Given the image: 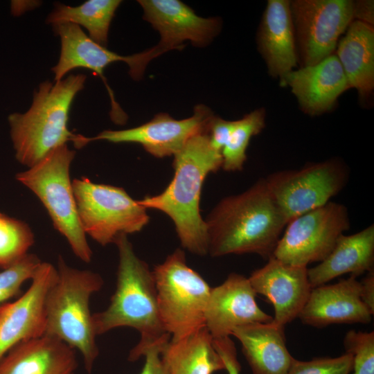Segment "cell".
<instances>
[{
    "label": "cell",
    "mask_w": 374,
    "mask_h": 374,
    "mask_svg": "<svg viewBox=\"0 0 374 374\" xmlns=\"http://www.w3.org/2000/svg\"><path fill=\"white\" fill-rule=\"evenodd\" d=\"M205 222L211 256L255 253L268 259L287 220L260 179L243 193L221 199Z\"/></svg>",
    "instance_id": "cell-1"
},
{
    "label": "cell",
    "mask_w": 374,
    "mask_h": 374,
    "mask_svg": "<svg viewBox=\"0 0 374 374\" xmlns=\"http://www.w3.org/2000/svg\"><path fill=\"white\" fill-rule=\"evenodd\" d=\"M173 157L174 176L166 188L139 202L168 215L182 247L204 256L208 253V234L199 211L202 188L206 176L222 168V154L211 147L204 130L193 136Z\"/></svg>",
    "instance_id": "cell-2"
},
{
    "label": "cell",
    "mask_w": 374,
    "mask_h": 374,
    "mask_svg": "<svg viewBox=\"0 0 374 374\" xmlns=\"http://www.w3.org/2000/svg\"><path fill=\"white\" fill-rule=\"evenodd\" d=\"M115 244L119 256L116 288L108 307L92 315L93 323L96 335L121 327L138 330L141 339L128 357L135 361L152 345L170 340V335L159 316L152 271L136 255L127 235Z\"/></svg>",
    "instance_id": "cell-3"
},
{
    "label": "cell",
    "mask_w": 374,
    "mask_h": 374,
    "mask_svg": "<svg viewBox=\"0 0 374 374\" xmlns=\"http://www.w3.org/2000/svg\"><path fill=\"white\" fill-rule=\"evenodd\" d=\"M84 74L70 75L55 83L46 80L34 93L30 109L24 114L8 116L10 136L17 159L32 167L57 147L72 141L76 148L84 145V136L67 127L73 100L83 88Z\"/></svg>",
    "instance_id": "cell-4"
},
{
    "label": "cell",
    "mask_w": 374,
    "mask_h": 374,
    "mask_svg": "<svg viewBox=\"0 0 374 374\" xmlns=\"http://www.w3.org/2000/svg\"><path fill=\"white\" fill-rule=\"evenodd\" d=\"M57 269V279L46 298L44 335L78 350L87 372L91 373L98 348L89 300L102 288L103 280L96 272L69 266L61 256Z\"/></svg>",
    "instance_id": "cell-5"
},
{
    "label": "cell",
    "mask_w": 374,
    "mask_h": 374,
    "mask_svg": "<svg viewBox=\"0 0 374 374\" xmlns=\"http://www.w3.org/2000/svg\"><path fill=\"white\" fill-rule=\"evenodd\" d=\"M75 155L64 144L55 148L35 165L16 175L18 181L37 196L55 229L65 237L74 254L89 262L92 251L79 220L70 166Z\"/></svg>",
    "instance_id": "cell-6"
},
{
    "label": "cell",
    "mask_w": 374,
    "mask_h": 374,
    "mask_svg": "<svg viewBox=\"0 0 374 374\" xmlns=\"http://www.w3.org/2000/svg\"><path fill=\"white\" fill-rule=\"evenodd\" d=\"M159 316L170 340H179L205 326L211 287L188 266L177 249L152 271Z\"/></svg>",
    "instance_id": "cell-7"
},
{
    "label": "cell",
    "mask_w": 374,
    "mask_h": 374,
    "mask_svg": "<svg viewBox=\"0 0 374 374\" xmlns=\"http://www.w3.org/2000/svg\"><path fill=\"white\" fill-rule=\"evenodd\" d=\"M72 186L81 226L102 246L139 232L149 222L147 208L121 187L85 177L73 179Z\"/></svg>",
    "instance_id": "cell-8"
},
{
    "label": "cell",
    "mask_w": 374,
    "mask_h": 374,
    "mask_svg": "<svg viewBox=\"0 0 374 374\" xmlns=\"http://www.w3.org/2000/svg\"><path fill=\"white\" fill-rule=\"evenodd\" d=\"M348 177L345 164L331 159L300 169L276 171L265 181L288 222L330 202L346 186Z\"/></svg>",
    "instance_id": "cell-9"
},
{
    "label": "cell",
    "mask_w": 374,
    "mask_h": 374,
    "mask_svg": "<svg viewBox=\"0 0 374 374\" xmlns=\"http://www.w3.org/2000/svg\"><path fill=\"white\" fill-rule=\"evenodd\" d=\"M350 226L347 208L329 202L290 220L272 256L294 266L320 262Z\"/></svg>",
    "instance_id": "cell-10"
},
{
    "label": "cell",
    "mask_w": 374,
    "mask_h": 374,
    "mask_svg": "<svg viewBox=\"0 0 374 374\" xmlns=\"http://www.w3.org/2000/svg\"><path fill=\"white\" fill-rule=\"evenodd\" d=\"M290 9L303 66L332 54L354 20V2L348 0H296Z\"/></svg>",
    "instance_id": "cell-11"
},
{
    "label": "cell",
    "mask_w": 374,
    "mask_h": 374,
    "mask_svg": "<svg viewBox=\"0 0 374 374\" xmlns=\"http://www.w3.org/2000/svg\"><path fill=\"white\" fill-rule=\"evenodd\" d=\"M143 19L160 35L158 44L139 53L145 69L152 59L174 49H181L183 43L195 46H207L220 30V19L198 16L189 6L178 0H139Z\"/></svg>",
    "instance_id": "cell-12"
},
{
    "label": "cell",
    "mask_w": 374,
    "mask_h": 374,
    "mask_svg": "<svg viewBox=\"0 0 374 374\" xmlns=\"http://www.w3.org/2000/svg\"><path fill=\"white\" fill-rule=\"evenodd\" d=\"M211 109L203 105L196 106L193 115L177 120L167 113L157 114L150 121L138 127L123 130H104L89 138L88 143L105 140L114 143H139L157 158L174 156L195 134L208 130L213 116Z\"/></svg>",
    "instance_id": "cell-13"
},
{
    "label": "cell",
    "mask_w": 374,
    "mask_h": 374,
    "mask_svg": "<svg viewBox=\"0 0 374 374\" xmlns=\"http://www.w3.org/2000/svg\"><path fill=\"white\" fill-rule=\"evenodd\" d=\"M57 277V268L42 262L28 289L0 308V361L18 344L44 335L46 298Z\"/></svg>",
    "instance_id": "cell-14"
},
{
    "label": "cell",
    "mask_w": 374,
    "mask_h": 374,
    "mask_svg": "<svg viewBox=\"0 0 374 374\" xmlns=\"http://www.w3.org/2000/svg\"><path fill=\"white\" fill-rule=\"evenodd\" d=\"M53 26L61 39L60 58L57 64L52 68L55 81L62 80L69 71L75 68H86L93 71L102 78L107 89L111 100L110 116L112 121L116 123H124L127 115L115 100L112 90L104 76V70L115 62L123 61L128 65L129 73L132 78L136 67L135 54L123 56L108 50L93 42L76 24L64 23Z\"/></svg>",
    "instance_id": "cell-15"
},
{
    "label": "cell",
    "mask_w": 374,
    "mask_h": 374,
    "mask_svg": "<svg viewBox=\"0 0 374 374\" xmlns=\"http://www.w3.org/2000/svg\"><path fill=\"white\" fill-rule=\"evenodd\" d=\"M256 296L249 278L236 273L211 287L204 317L213 339L229 337L238 327L271 321L273 317L259 308Z\"/></svg>",
    "instance_id": "cell-16"
},
{
    "label": "cell",
    "mask_w": 374,
    "mask_h": 374,
    "mask_svg": "<svg viewBox=\"0 0 374 374\" xmlns=\"http://www.w3.org/2000/svg\"><path fill=\"white\" fill-rule=\"evenodd\" d=\"M248 278L255 292L273 305V322L283 327L299 317L312 289L307 267L288 265L274 256Z\"/></svg>",
    "instance_id": "cell-17"
},
{
    "label": "cell",
    "mask_w": 374,
    "mask_h": 374,
    "mask_svg": "<svg viewBox=\"0 0 374 374\" xmlns=\"http://www.w3.org/2000/svg\"><path fill=\"white\" fill-rule=\"evenodd\" d=\"M373 314L361 298V283L354 276L312 289L299 315L302 323L315 328L335 323H368Z\"/></svg>",
    "instance_id": "cell-18"
},
{
    "label": "cell",
    "mask_w": 374,
    "mask_h": 374,
    "mask_svg": "<svg viewBox=\"0 0 374 374\" xmlns=\"http://www.w3.org/2000/svg\"><path fill=\"white\" fill-rule=\"evenodd\" d=\"M289 86L304 112L317 115L330 109L349 85L336 55L316 64L292 70L280 80Z\"/></svg>",
    "instance_id": "cell-19"
},
{
    "label": "cell",
    "mask_w": 374,
    "mask_h": 374,
    "mask_svg": "<svg viewBox=\"0 0 374 374\" xmlns=\"http://www.w3.org/2000/svg\"><path fill=\"white\" fill-rule=\"evenodd\" d=\"M294 35L290 2L268 1L257 41L271 75L281 80L296 66L297 54Z\"/></svg>",
    "instance_id": "cell-20"
},
{
    "label": "cell",
    "mask_w": 374,
    "mask_h": 374,
    "mask_svg": "<svg viewBox=\"0 0 374 374\" xmlns=\"http://www.w3.org/2000/svg\"><path fill=\"white\" fill-rule=\"evenodd\" d=\"M75 350L47 335L22 342L0 361V374H75Z\"/></svg>",
    "instance_id": "cell-21"
},
{
    "label": "cell",
    "mask_w": 374,
    "mask_h": 374,
    "mask_svg": "<svg viewBox=\"0 0 374 374\" xmlns=\"http://www.w3.org/2000/svg\"><path fill=\"white\" fill-rule=\"evenodd\" d=\"M253 374H287L294 357L286 346L284 327L273 320L235 328Z\"/></svg>",
    "instance_id": "cell-22"
},
{
    "label": "cell",
    "mask_w": 374,
    "mask_h": 374,
    "mask_svg": "<svg viewBox=\"0 0 374 374\" xmlns=\"http://www.w3.org/2000/svg\"><path fill=\"white\" fill-rule=\"evenodd\" d=\"M374 264V225L351 235H341L330 253L317 265L308 269L312 288L326 284L343 274L358 276Z\"/></svg>",
    "instance_id": "cell-23"
},
{
    "label": "cell",
    "mask_w": 374,
    "mask_h": 374,
    "mask_svg": "<svg viewBox=\"0 0 374 374\" xmlns=\"http://www.w3.org/2000/svg\"><path fill=\"white\" fill-rule=\"evenodd\" d=\"M337 57L349 87L362 96L374 87V30L372 25L353 20L338 44Z\"/></svg>",
    "instance_id": "cell-24"
},
{
    "label": "cell",
    "mask_w": 374,
    "mask_h": 374,
    "mask_svg": "<svg viewBox=\"0 0 374 374\" xmlns=\"http://www.w3.org/2000/svg\"><path fill=\"white\" fill-rule=\"evenodd\" d=\"M162 357L168 374H213L225 370L206 326L179 340H170Z\"/></svg>",
    "instance_id": "cell-25"
},
{
    "label": "cell",
    "mask_w": 374,
    "mask_h": 374,
    "mask_svg": "<svg viewBox=\"0 0 374 374\" xmlns=\"http://www.w3.org/2000/svg\"><path fill=\"white\" fill-rule=\"evenodd\" d=\"M121 3L119 0H89L75 7L58 3L46 22L52 26L64 23L81 25L93 42L106 47L110 24Z\"/></svg>",
    "instance_id": "cell-26"
},
{
    "label": "cell",
    "mask_w": 374,
    "mask_h": 374,
    "mask_svg": "<svg viewBox=\"0 0 374 374\" xmlns=\"http://www.w3.org/2000/svg\"><path fill=\"white\" fill-rule=\"evenodd\" d=\"M265 126L264 109H256L236 120L221 153L222 168L228 172L240 171L247 159L246 150L251 139Z\"/></svg>",
    "instance_id": "cell-27"
},
{
    "label": "cell",
    "mask_w": 374,
    "mask_h": 374,
    "mask_svg": "<svg viewBox=\"0 0 374 374\" xmlns=\"http://www.w3.org/2000/svg\"><path fill=\"white\" fill-rule=\"evenodd\" d=\"M33 243V233L26 223L0 213V268L21 258Z\"/></svg>",
    "instance_id": "cell-28"
},
{
    "label": "cell",
    "mask_w": 374,
    "mask_h": 374,
    "mask_svg": "<svg viewBox=\"0 0 374 374\" xmlns=\"http://www.w3.org/2000/svg\"><path fill=\"white\" fill-rule=\"evenodd\" d=\"M41 262L35 254L26 253L0 272V308L19 293L26 280L32 279Z\"/></svg>",
    "instance_id": "cell-29"
},
{
    "label": "cell",
    "mask_w": 374,
    "mask_h": 374,
    "mask_svg": "<svg viewBox=\"0 0 374 374\" xmlns=\"http://www.w3.org/2000/svg\"><path fill=\"white\" fill-rule=\"evenodd\" d=\"M346 353L353 356L351 374H374V332L350 330L344 338Z\"/></svg>",
    "instance_id": "cell-30"
},
{
    "label": "cell",
    "mask_w": 374,
    "mask_h": 374,
    "mask_svg": "<svg viewBox=\"0 0 374 374\" xmlns=\"http://www.w3.org/2000/svg\"><path fill=\"white\" fill-rule=\"evenodd\" d=\"M353 356L345 353L336 357H317L308 361L295 358L287 374H351Z\"/></svg>",
    "instance_id": "cell-31"
},
{
    "label": "cell",
    "mask_w": 374,
    "mask_h": 374,
    "mask_svg": "<svg viewBox=\"0 0 374 374\" xmlns=\"http://www.w3.org/2000/svg\"><path fill=\"white\" fill-rule=\"evenodd\" d=\"M235 121H226L215 116L212 117L208 127V136L213 149L222 152L233 130Z\"/></svg>",
    "instance_id": "cell-32"
},
{
    "label": "cell",
    "mask_w": 374,
    "mask_h": 374,
    "mask_svg": "<svg viewBox=\"0 0 374 374\" xmlns=\"http://www.w3.org/2000/svg\"><path fill=\"white\" fill-rule=\"evenodd\" d=\"M169 341L159 342L145 350L143 354L145 364L139 374H168L162 352Z\"/></svg>",
    "instance_id": "cell-33"
},
{
    "label": "cell",
    "mask_w": 374,
    "mask_h": 374,
    "mask_svg": "<svg viewBox=\"0 0 374 374\" xmlns=\"http://www.w3.org/2000/svg\"><path fill=\"white\" fill-rule=\"evenodd\" d=\"M213 346L225 364L228 374H240V364L233 341L229 337L213 339Z\"/></svg>",
    "instance_id": "cell-34"
},
{
    "label": "cell",
    "mask_w": 374,
    "mask_h": 374,
    "mask_svg": "<svg viewBox=\"0 0 374 374\" xmlns=\"http://www.w3.org/2000/svg\"><path fill=\"white\" fill-rule=\"evenodd\" d=\"M361 283V298L366 308L374 314V270L367 272Z\"/></svg>",
    "instance_id": "cell-35"
},
{
    "label": "cell",
    "mask_w": 374,
    "mask_h": 374,
    "mask_svg": "<svg viewBox=\"0 0 374 374\" xmlns=\"http://www.w3.org/2000/svg\"><path fill=\"white\" fill-rule=\"evenodd\" d=\"M354 19L370 25L373 24V1H358L354 2Z\"/></svg>",
    "instance_id": "cell-36"
}]
</instances>
